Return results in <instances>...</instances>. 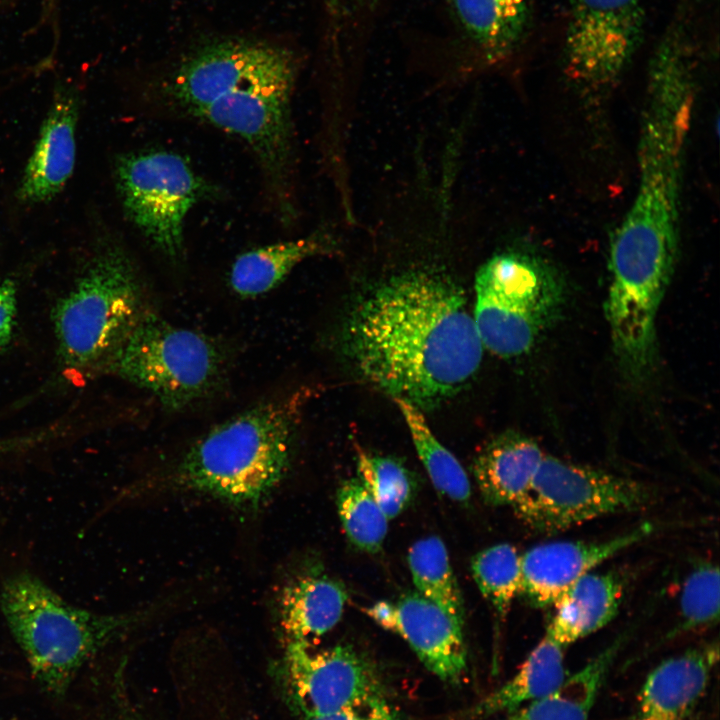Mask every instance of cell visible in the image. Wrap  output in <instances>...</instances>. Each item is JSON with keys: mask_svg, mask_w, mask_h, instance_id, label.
<instances>
[{"mask_svg": "<svg viewBox=\"0 0 720 720\" xmlns=\"http://www.w3.org/2000/svg\"><path fill=\"white\" fill-rule=\"evenodd\" d=\"M346 335L359 373L421 411L461 390L484 349L463 290L432 268L378 284L354 308Z\"/></svg>", "mask_w": 720, "mask_h": 720, "instance_id": "cell-1", "label": "cell"}, {"mask_svg": "<svg viewBox=\"0 0 720 720\" xmlns=\"http://www.w3.org/2000/svg\"><path fill=\"white\" fill-rule=\"evenodd\" d=\"M296 72L293 56L283 48L228 41L189 56L159 92L169 112L218 129L248 148L283 222L295 217Z\"/></svg>", "mask_w": 720, "mask_h": 720, "instance_id": "cell-2", "label": "cell"}, {"mask_svg": "<svg viewBox=\"0 0 720 720\" xmlns=\"http://www.w3.org/2000/svg\"><path fill=\"white\" fill-rule=\"evenodd\" d=\"M304 400L296 392L213 427L147 489L198 492L256 509L288 472Z\"/></svg>", "mask_w": 720, "mask_h": 720, "instance_id": "cell-3", "label": "cell"}, {"mask_svg": "<svg viewBox=\"0 0 720 720\" xmlns=\"http://www.w3.org/2000/svg\"><path fill=\"white\" fill-rule=\"evenodd\" d=\"M1 611L35 677L62 691L99 649L157 611L158 606L123 614L77 607L38 577L20 573L0 593Z\"/></svg>", "mask_w": 720, "mask_h": 720, "instance_id": "cell-4", "label": "cell"}, {"mask_svg": "<svg viewBox=\"0 0 720 720\" xmlns=\"http://www.w3.org/2000/svg\"><path fill=\"white\" fill-rule=\"evenodd\" d=\"M473 320L484 348L505 358L527 353L560 317L566 288L544 257L520 248L495 253L477 270Z\"/></svg>", "mask_w": 720, "mask_h": 720, "instance_id": "cell-5", "label": "cell"}, {"mask_svg": "<svg viewBox=\"0 0 720 720\" xmlns=\"http://www.w3.org/2000/svg\"><path fill=\"white\" fill-rule=\"evenodd\" d=\"M143 296L126 251L101 249L53 312L63 365L80 370L101 364L146 310Z\"/></svg>", "mask_w": 720, "mask_h": 720, "instance_id": "cell-6", "label": "cell"}, {"mask_svg": "<svg viewBox=\"0 0 720 720\" xmlns=\"http://www.w3.org/2000/svg\"><path fill=\"white\" fill-rule=\"evenodd\" d=\"M100 365L178 410L215 388L223 356L205 335L174 326L146 309Z\"/></svg>", "mask_w": 720, "mask_h": 720, "instance_id": "cell-7", "label": "cell"}, {"mask_svg": "<svg viewBox=\"0 0 720 720\" xmlns=\"http://www.w3.org/2000/svg\"><path fill=\"white\" fill-rule=\"evenodd\" d=\"M115 180L126 216L152 247L183 256L186 219L208 190L190 163L168 150L130 152L117 159Z\"/></svg>", "mask_w": 720, "mask_h": 720, "instance_id": "cell-8", "label": "cell"}, {"mask_svg": "<svg viewBox=\"0 0 720 720\" xmlns=\"http://www.w3.org/2000/svg\"><path fill=\"white\" fill-rule=\"evenodd\" d=\"M651 499V490L639 481L545 454L527 492L512 508L531 529L552 534L642 509Z\"/></svg>", "mask_w": 720, "mask_h": 720, "instance_id": "cell-9", "label": "cell"}, {"mask_svg": "<svg viewBox=\"0 0 720 720\" xmlns=\"http://www.w3.org/2000/svg\"><path fill=\"white\" fill-rule=\"evenodd\" d=\"M644 0H568L563 60L569 81L585 96L616 86L637 52Z\"/></svg>", "mask_w": 720, "mask_h": 720, "instance_id": "cell-10", "label": "cell"}, {"mask_svg": "<svg viewBox=\"0 0 720 720\" xmlns=\"http://www.w3.org/2000/svg\"><path fill=\"white\" fill-rule=\"evenodd\" d=\"M283 670L303 716L364 708L386 699L374 667L347 645L316 650L309 642L290 640Z\"/></svg>", "mask_w": 720, "mask_h": 720, "instance_id": "cell-11", "label": "cell"}, {"mask_svg": "<svg viewBox=\"0 0 720 720\" xmlns=\"http://www.w3.org/2000/svg\"><path fill=\"white\" fill-rule=\"evenodd\" d=\"M654 528L645 522L603 540H559L535 545L521 554L520 595L534 607L553 606L579 579L643 541Z\"/></svg>", "mask_w": 720, "mask_h": 720, "instance_id": "cell-12", "label": "cell"}, {"mask_svg": "<svg viewBox=\"0 0 720 720\" xmlns=\"http://www.w3.org/2000/svg\"><path fill=\"white\" fill-rule=\"evenodd\" d=\"M378 625L402 637L422 663L441 680L458 683L467 669L462 625L419 593L366 609Z\"/></svg>", "mask_w": 720, "mask_h": 720, "instance_id": "cell-13", "label": "cell"}, {"mask_svg": "<svg viewBox=\"0 0 720 720\" xmlns=\"http://www.w3.org/2000/svg\"><path fill=\"white\" fill-rule=\"evenodd\" d=\"M78 96L58 84L32 154L26 164L18 197L35 204L55 197L71 177L76 159Z\"/></svg>", "mask_w": 720, "mask_h": 720, "instance_id": "cell-14", "label": "cell"}, {"mask_svg": "<svg viewBox=\"0 0 720 720\" xmlns=\"http://www.w3.org/2000/svg\"><path fill=\"white\" fill-rule=\"evenodd\" d=\"M718 659L719 645L715 641L660 662L641 687L634 720H688Z\"/></svg>", "mask_w": 720, "mask_h": 720, "instance_id": "cell-15", "label": "cell"}, {"mask_svg": "<svg viewBox=\"0 0 720 720\" xmlns=\"http://www.w3.org/2000/svg\"><path fill=\"white\" fill-rule=\"evenodd\" d=\"M545 454L532 438L505 432L480 449L473 475L484 500L514 506L527 492Z\"/></svg>", "mask_w": 720, "mask_h": 720, "instance_id": "cell-16", "label": "cell"}, {"mask_svg": "<svg viewBox=\"0 0 720 720\" xmlns=\"http://www.w3.org/2000/svg\"><path fill=\"white\" fill-rule=\"evenodd\" d=\"M618 572H590L573 584L553 605L545 635L567 648L602 629L617 615L625 590Z\"/></svg>", "mask_w": 720, "mask_h": 720, "instance_id": "cell-17", "label": "cell"}, {"mask_svg": "<svg viewBox=\"0 0 720 720\" xmlns=\"http://www.w3.org/2000/svg\"><path fill=\"white\" fill-rule=\"evenodd\" d=\"M335 249L332 236L319 229L298 238L246 251L232 264L229 283L241 297H256L278 286L302 261L329 255Z\"/></svg>", "mask_w": 720, "mask_h": 720, "instance_id": "cell-18", "label": "cell"}, {"mask_svg": "<svg viewBox=\"0 0 720 720\" xmlns=\"http://www.w3.org/2000/svg\"><path fill=\"white\" fill-rule=\"evenodd\" d=\"M348 595L339 582L323 575L300 576L280 596V623L289 641L320 637L334 628L344 612Z\"/></svg>", "mask_w": 720, "mask_h": 720, "instance_id": "cell-19", "label": "cell"}, {"mask_svg": "<svg viewBox=\"0 0 720 720\" xmlns=\"http://www.w3.org/2000/svg\"><path fill=\"white\" fill-rule=\"evenodd\" d=\"M626 635L615 639L549 693L509 713L505 720H589L600 688Z\"/></svg>", "mask_w": 720, "mask_h": 720, "instance_id": "cell-20", "label": "cell"}, {"mask_svg": "<svg viewBox=\"0 0 720 720\" xmlns=\"http://www.w3.org/2000/svg\"><path fill=\"white\" fill-rule=\"evenodd\" d=\"M565 647L544 635L518 671L466 712L471 719L512 712L558 687L565 677Z\"/></svg>", "mask_w": 720, "mask_h": 720, "instance_id": "cell-21", "label": "cell"}, {"mask_svg": "<svg viewBox=\"0 0 720 720\" xmlns=\"http://www.w3.org/2000/svg\"><path fill=\"white\" fill-rule=\"evenodd\" d=\"M453 4L461 23L488 59L504 58L526 32L528 0H453Z\"/></svg>", "mask_w": 720, "mask_h": 720, "instance_id": "cell-22", "label": "cell"}, {"mask_svg": "<svg viewBox=\"0 0 720 720\" xmlns=\"http://www.w3.org/2000/svg\"><path fill=\"white\" fill-rule=\"evenodd\" d=\"M408 427L417 455L435 489L452 501L467 503L471 497L469 477L458 459L431 431L423 411L393 399Z\"/></svg>", "mask_w": 720, "mask_h": 720, "instance_id": "cell-23", "label": "cell"}, {"mask_svg": "<svg viewBox=\"0 0 720 720\" xmlns=\"http://www.w3.org/2000/svg\"><path fill=\"white\" fill-rule=\"evenodd\" d=\"M407 560L417 593L463 626V598L444 542L437 536L421 538L410 546Z\"/></svg>", "mask_w": 720, "mask_h": 720, "instance_id": "cell-24", "label": "cell"}, {"mask_svg": "<svg viewBox=\"0 0 720 720\" xmlns=\"http://www.w3.org/2000/svg\"><path fill=\"white\" fill-rule=\"evenodd\" d=\"M472 577L496 616L503 620L522 587L521 554L511 544L487 547L471 560Z\"/></svg>", "mask_w": 720, "mask_h": 720, "instance_id": "cell-25", "label": "cell"}, {"mask_svg": "<svg viewBox=\"0 0 720 720\" xmlns=\"http://www.w3.org/2000/svg\"><path fill=\"white\" fill-rule=\"evenodd\" d=\"M336 504L350 542L367 552L378 551L386 538L389 519L358 477L341 484Z\"/></svg>", "mask_w": 720, "mask_h": 720, "instance_id": "cell-26", "label": "cell"}, {"mask_svg": "<svg viewBox=\"0 0 720 720\" xmlns=\"http://www.w3.org/2000/svg\"><path fill=\"white\" fill-rule=\"evenodd\" d=\"M720 576L717 565L698 564L686 577L680 592V623L669 637L716 624L720 610Z\"/></svg>", "mask_w": 720, "mask_h": 720, "instance_id": "cell-27", "label": "cell"}, {"mask_svg": "<svg viewBox=\"0 0 720 720\" xmlns=\"http://www.w3.org/2000/svg\"><path fill=\"white\" fill-rule=\"evenodd\" d=\"M358 478L388 519L398 516L410 502L414 483L407 469L389 457L358 450Z\"/></svg>", "mask_w": 720, "mask_h": 720, "instance_id": "cell-28", "label": "cell"}, {"mask_svg": "<svg viewBox=\"0 0 720 720\" xmlns=\"http://www.w3.org/2000/svg\"><path fill=\"white\" fill-rule=\"evenodd\" d=\"M302 720H402V718L385 699L364 708L303 716Z\"/></svg>", "mask_w": 720, "mask_h": 720, "instance_id": "cell-29", "label": "cell"}, {"mask_svg": "<svg viewBox=\"0 0 720 720\" xmlns=\"http://www.w3.org/2000/svg\"><path fill=\"white\" fill-rule=\"evenodd\" d=\"M16 316V288L10 279L0 278V350L10 341Z\"/></svg>", "mask_w": 720, "mask_h": 720, "instance_id": "cell-30", "label": "cell"}]
</instances>
